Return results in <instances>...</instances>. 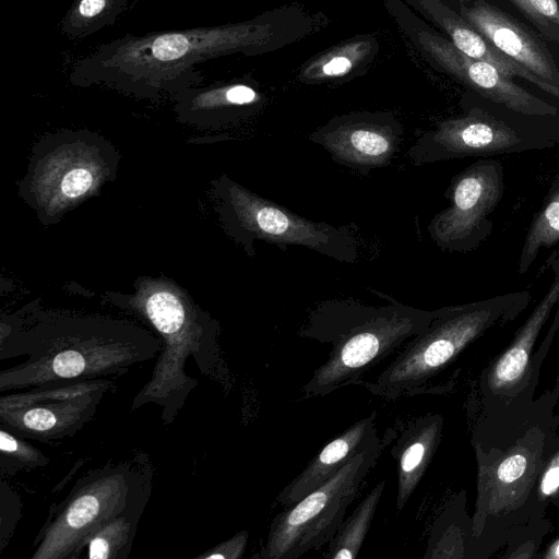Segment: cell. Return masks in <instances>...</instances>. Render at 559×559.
<instances>
[{
	"instance_id": "obj_28",
	"label": "cell",
	"mask_w": 559,
	"mask_h": 559,
	"mask_svg": "<svg viewBox=\"0 0 559 559\" xmlns=\"http://www.w3.org/2000/svg\"><path fill=\"white\" fill-rule=\"evenodd\" d=\"M248 532L242 531L234 535L231 538L216 545L206 550L197 558L202 559H239L242 557L247 543Z\"/></svg>"
},
{
	"instance_id": "obj_1",
	"label": "cell",
	"mask_w": 559,
	"mask_h": 559,
	"mask_svg": "<svg viewBox=\"0 0 559 559\" xmlns=\"http://www.w3.org/2000/svg\"><path fill=\"white\" fill-rule=\"evenodd\" d=\"M162 340L133 322L104 316L38 311L1 324L0 392L123 376L155 358Z\"/></svg>"
},
{
	"instance_id": "obj_18",
	"label": "cell",
	"mask_w": 559,
	"mask_h": 559,
	"mask_svg": "<svg viewBox=\"0 0 559 559\" xmlns=\"http://www.w3.org/2000/svg\"><path fill=\"white\" fill-rule=\"evenodd\" d=\"M433 15L449 34L452 44L466 56L486 61L498 69L503 75L510 79L516 76L525 80L542 91L559 98V85L537 76L519 62L501 52L465 20L459 17L442 4L435 3Z\"/></svg>"
},
{
	"instance_id": "obj_31",
	"label": "cell",
	"mask_w": 559,
	"mask_h": 559,
	"mask_svg": "<svg viewBox=\"0 0 559 559\" xmlns=\"http://www.w3.org/2000/svg\"><path fill=\"white\" fill-rule=\"evenodd\" d=\"M559 490V450L551 457L542 475L539 491L544 498L555 495Z\"/></svg>"
},
{
	"instance_id": "obj_3",
	"label": "cell",
	"mask_w": 559,
	"mask_h": 559,
	"mask_svg": "<svg viewBox=\"0 0 559 559\" xmlns=\"http://www.w3.org/2000/svg\"><path fill=\"white\" fill-rule=\"evenodd\" d=\"M131 306L150 322L163 343L151 378L132 400L131 411L155 404L162 408L160 419L167 426L175 421L199 384L186 372L190 357L205 377L218 381L225 376L217 343L218 323L175 288L146 289Z\"/></svg>"
},
{
	"instance_id": "obj_8",
	"label": "cell",
	"mask_w": 559,
	"mask_h": 559,
	"mask_svg": "<svg viewBox=\"0 0 559 559\" xmlns=\"http://www.w3.org/2000/svg\"><path fill=\"white\" fill-rule=\"evenodd\" d=\"M224 199L229 229L246 245L248 252L254 240H262L281 249L301 246L340 262L357 260L358 241L354 226L307 219L234 182L226 186Z\"/></svg>"
},
{
	"instance_id": "obj_15",
	"label": "cell",
	"mask_w": 559,
	"mask_h": 559,
	"mask_svg": "<svg viewBox=\"0 0 559 559\" xmlns=\"http://www.w3.org/2000/svg\"><path fill=\"white\" fill-rule=\"evenodd\" d=\"M377 413L355 421L326 443L277 495L276 503L288 508L336 474L356 455L380 442L376 428Z\"/></svg>"
},
{
	"instance_id": "obj_7",
	"label": "cell",
	"mask_w": 559,
	"mask_h": 559,
	"mask_svg": "<svg viewBox=\"0 0 559 559\" xmlns=\"http://www.w3.org/2000/svg\"><path fill=\"white\" fill-rule=\"evenodd\" d=\"M381 441L356 455L295 504L277 513L259 558L296 559L326 545L381 454Z\"/></svg>"
},
{
	"instance_id": "obj_5",
	"label": "cell",
	"mask_w": 559,
	"mask_h": 559,
	"mask_svg": "<svg viewBox=\"0 0 559 559\" xmlns=\"http://www.w3.org/2000/svg\"><path fill=\"white\" fill-rule=\"evenodd\" d=\"M152 467L144 453L107 463L76 480L35 537L31 559H79L91 536L128 507L151 496Z\"/></svg>"
},
{
	"instance_id": "obj_10",
	"label": "cell",
	"mask_w": 559,
	"mask_h": 559,
	"mask_svg": "<svg viewBox=\"0 0 559 559\" xmlns=\"http://www.w3.org/2000/svg\"><path fill=\"white\" fill-rule=\"evenodd\" d=\"M504 191L503 168L496 159H480L457 174L445 193L449 206L428 225L432 241L444 251L467 252L491 231L489 216Z\"/></svg>"
},
{
	"instance_id": "obj_23",
	"label": "cell",
	"mask_w": 559,
	"mask_h": 559,
	"mask_svg": "<svg viewBox=\"0 0 559 559\" xmlns=\"http://www.w3.org/2000/svg\"><path fill=\"white\" fill-rule=\"evenodd\" d=\"M180 106L189 110H204L225 107L247 106L259 99L258 93L245 84H231L221 87H189L176 93Z\"/></svg>"
},
{
	"instance_id": "obj_21",
	"label": "cell",
	"mask_w": 559,
	"mask_h": 559,
	"mask_svg": "<svg viewBox=\"0 0 559 559\" xmlns=\"http://www.w3.org/2000/svg\"><path fill=\"white\" fill-rule=\"evenodd\" d=\"M559 243V178L546 195L540 210L534 216L521 249L518 274L524 275L542 249Z\"/></svg>"
},
{
	"instance_id": "obj_9",
	"label": "cell",
	"mask_w": 559,
	"mask_h": 559,
	"mask_svg": "<svg viewBox=\"0 0 559 559\" xmlns=\"http://www.w3.org/2000/svg\"><path fill=\"white\" fill-rule=\"evenodd\" d=\"M111 378L48 383L2 393L0 426L25 439L52 442L74 437L96 414Z\"/></svg>"
},
{
	"instance_id": "obj_20",
	"label": "cell",
	"mask_w": 559,
	"mask_h": 559,
	"mask_svg": "<svg viewBox=\"0 0 559 559\" xmlns=\"http://www.w3.org/2000/svg\"><path fill=\"white\" fill-rule=\"evenodd\" d=\"M385 481L378 483L359 502L354 512L340 524L328 543L323 557L326 559H353L358 556L371 527L377 507L381 500Z\"/></svg>"
},
{
	"instance_id": "obj_26",
	"label": "cell",
	"mask_w": 559,
	"mask_h": 559,
	"mask_svg": "<svg viewBox=\"0 0 559 559\" xmlns=\"http://www.w3.org/2000/svg\"><path fill=\"white\" fill-rule=\"evenodd\" d=\"M365 44L358 43L338 49L314 62L306 70L308 78H336L348 73L365 53Z\"/></svg>"
},
{
	"instance_id": "obj_4",
	"label": "cell",
	"mask_w": 559,
	"mask_h": 559,
	"mask_svg": "<svg viewBox=\"0 0 559 559\" xmlns=\"http://www.w3.org/2000/svg\"><path fill=\"white\" fill-rule=\"evenodd\" d=\"M530 300L528 292H516L433 310L424 331L412 337L373 380L358 384L388 400L425 394L468 344L496 323L516 317Z\"/></svg>"
},
{
	"instance_id": "obj_22",
	"label": "cell",
	"mask_w": 559,
	"mask_h": 559,
	"mask_svg": "<svg viewBox=\"0 0 559 559\" xmlns=\"http://www.w3.org/2000/svg\"><path fill=\"white\" fill-rule=\"evenodd\" d=\"M128 0H76L61 22V31L74 38L88 36L111 24Z\"/></svg>"
},
{
	"instance_id": "obj_13",
	"label": "cell",
	"mask_w": 559,
	"mask_h": 559,
	"mask_svg": "<svg viewBox=\"0 0 559 559\" xmlns=\"http://www.w3.org/2000/svg\"><path fill=\"white\" fill-rule=\"evenodd\" d=\"M336 163L359 171L389 165L399 152L402 129L389 119L346 117L310 135Z\"/></svg>"
},
{
	"instance_id": "obj_32",
	"label": "cell",
	"mask_w": 559,
	"mask_h": 559,
	"mask_svg": "<svg viewBox=\"0 0 559 559\" xmlns=\"http://www.w3.org/2000/svg\"><path fill=\"white\" fill-rule=\"evenodd\" d=\"M534 9L559 29V0H530Z\"/></svg>"
},
{
	"instance_id": "obj_24",
	"label": "cell",
	"mask_w": 559,
	"mask_h": 559,
	"mask_svg": "<svg viewBox=\"0 0 559 559\" xmlns=\"http://www.w3.org/2000/svg\"><path fill=\"white\" fill-rule=\"evenodd\" d=\"M0 473L13 476L22 471L46 466L49 457L38 448L0 426Z\"/></svg>"
},
{
	"instance_id": "obj_6",
	"label": "cell",
	"mask_w": 559,
	"mask_h": 559,
	"mask_svg": "<svg viewBox=\"0 0 559 559\" xmlns=\"http://www.w3.org/2000/svg\"><path fill=\"white\" fill-rule=\"evenodd\" d=\"M433 310H423L392 300L381 307L356 302L348 326L333 341L326 360L302 386L305 396H323L348 385L397 353L424 331Z\"/></svg>"
},
{
	"instance_id": "obj_12",
	"label": "cell",
	"mask_w": 559,
	"mask_h": 559,
	"mask_svg": "<svg viewBox=\"0 0 559 559\" xmlns=\"http://www.w3.org/2000/svg\"><path fill=\"white\" fill-rule=\"evenodd\" d=\"M419 41L448 72L483 97L526 116H555L558 109L503 75L492 64L471 58L452 43L429 33Z\"/></svg>"
},
{
	"instance_id": "obj_19",
	"label": "cell",
	"mask_w": 559,
	"mask_h": 559,
	"mask_svg": "<svg viewBox=\"0 0 559 559\" xmlns=\"http://www.w3.org/2000/svg\"><path fill=\"white\" fill-rule=\"evenodd\" d=\"M148 500L150 496L141 498L95 532L86 544L85 557L88 559H127Z\"/></svg>"
},
{
	"instance_id": "obj_33",
	"label": "cell",
	"mask_w": 559,
	"mask_h": 559,
	"mask_svg": "<svg viewBox=\"0 0 559 559\" xmlns=\"http://www.w3.org/2000/svg\"><path fill=\"white\" fill-rule=\"evenodd\" d=\"M550 557L559 558V542L552 548Z\"/></svg>"
},
{
	"instance_id": "obj_11",
	"label": "cell",
	"mask_w": 559,
	"mask_h": 559,
	"mask_svg": "<svg viewBox=\"0 0 559 559\" xmlns=\"http://www.w3.org/2000/svg\"><path fill=\"white\" fill-rule=\"evenodd\" d=\"M548 145L533 140L503 119L472 108L459 118L440 122L423 134L409 148L415 165L451 158L484 157L522 152Z\"/></svg>"
},
{
	"instance_id": "obj_29",
	"label": "cell",
	"mask_w": 559,
	"mask_h": 559,
	"mask_svg": "<svg viewBox=\"0 0 559 559\" xmlns=\"http://www.w3.org/2000/svg\"><path fill=\"white\" fill-rule=\"evenodd\" d=\"M528 459L523 452H513L508 455L497 468V480L501 486L518 481L526 472Z\"/></svg>"
},
{
	"instance_id": "obj_27",
	"label": "cell",
	"mask_w": 559,
	"mask_h": 559,
	"mask_svg": "<svg viewBox=\"0 0 559 559\" xmlns=\"http://www.w3.org/2000/svg\"><path fill=\"white\" fill-rule=\"evenodd\" d=\"M22 503L4 477L0 481V550L8 545L21 519Z\"/></svg>"
},
{
	"instance_id": "obj_2",
	"label": "cell",
	"mask_w": 559,
	"mask_h": 559,
	"mask_svg": "<svg viewBox=\"0 0 559 559\" xmlns=\"http://www.w3.org/2000/svg\"><path fill=\"white\" fill-rule=\"evenodd\" d=\"M269 36L267 26L252 23L129 34L79 60L70 81L147 97L178 93L202 82L197 64L261 45Z\"/></svg>"
},
{
	"instance_id": "obj_17",
	"label": "cell",
	"mask_w": 559,
	"mask_h": 559,
	"mask_svg": "<svg viewBox=\"0 0 559 559\" xmlns=\"http://www.w3.org/2000/svg\"><path fill=\"white\" fill-rule=\"evenodd\" d=\"M552 266L555 278L549 289L518 331L513 342L490 369L488 386L492 393L512 391L525 376L533 346L552 309L559 302V262Z\"/></svg>"
},
{
	"instance_id": "obj_25",
	"label": "cell",
	"mask_w": 559,
	"mask_h": 559,
	"mask_svg": "<svg viewBox=\"0 0 559 559\" xmlns=\"http://www.w3.org/2000/svg\"><path fill=\"white\" fill-rule=\"evenodd\" d=\"M52 195L70 201L83 197L95 185L96 174L86 163L72 162L57 168L52 179Z\"/></svg>"
},
{
	"instance_id": "obj_30",
	"label": "cell",
	"mask_w": 559,
	"mask_h": 559,
	"mask_svg": "<svg viewBox=\"0 0 559 559\" xmlns=\"http://www.w3.org/2000/svg\"><path fill=\"white\" fill-rule=\"evenodd\" d=\"M522 14L551 41L559 44V29L547 19L542 16L531 4L530 0H510Z\"/></svg>"
},
{
	"instance_id": "obj_14",
	"label": "cell",
	"mask_w": 559,
	"mask_h": 559,
	"mask_svg": "<svg viewBox=\"0 0 559 559\" xmlns=\"http://www.w3.org/2000/svg\"><path fill=\"white\" fill-rule=\"evenodd\" d=\"M464 20L501 52L537 76L559 85V69L547 47L512 16L476 0L461 3Z\"/></svg>"
},
{
	"instance_id": "obj_16",
	"label": "cell",
	"mask_w": 559,
	"mask_h": 559,
	"mask_svg": "<svg viewBox=\"0 0 559 559\" xmlns=\"http://www.w3.org/2000/svg\"><path fill=\"white\" fill-rule=\"evenodd\" d=\"M443 418L429 414L412 420L391 450L397 464L396 509L402 511L425 475L441 440Z\"/></svg>"
}]
</instances>
